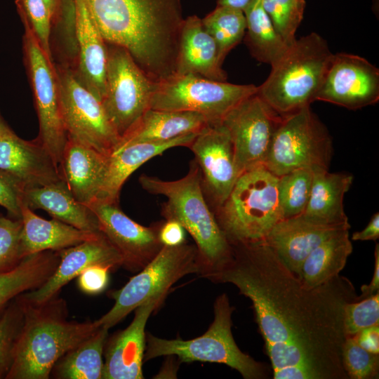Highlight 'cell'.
Here are the masks:
<instances>
[{
  "label": "cell",
  "instance_id": "6da1fadb",
  "mask_svg": "<svg viewBox=\"0 0 379 379\" xmlns=\"http://www.w3.org/2000/svg\"><path fill=\"white\" fill-rule=\"evenodd\" d=\"M230 260L207 279L234 285L253 304L274 379H350L343 366L344 308L359 300L338 275L306 286L265 243L233 245Z\"/></svg>",
  "mask_w": 379,
  "mask_h": 379
},
{
  "label": "cell",
  "instance_id": "7a4b0ae2",
  "mask_svg": "<svg viewBox=\"0 0 379 379\" xmlns=\"http://www.w3.org/2000/svg\"><path fill=\"white\" fill-rule=\"evenodd\" d=\"M107 44L126 49L154 82L175 72L185 19L180 0H85Z\"/></svg>",
  "mask_w": 379,
  "mask_h": 379
},
{
  "label": "cell",
  "instance_id": "3957f363",
  "mask_svg": "<svg viewBox=\"0 0 379 379\" xmlns=\"http://www.w3.org/2000/svg\"><path fill=\"white\" fill-rule=\"evenodd\" d=\"M23 321L6 379H48L57 361L91 336L95 321H68L65 300L58 295L41 303L16 297Z\"/></svg>",
  "mask_w": 379,
  "mask_h": 379
},
{
  "label": "cell",
  "instance_id": "277c9868",
  "mask_svg": "<svg viewBox=\"0 0 379 379\" xmlns=\"http://www.w3.org/2000/svg\"><path fill=\"white\" fill-rule=\"evenodd\" d=\"M139 182L147 192L166 198L163 216L178 222L193 238L197 250L199 276L207 279L230 261L232 247L206 202L201 174L196 162L180 179L163 180L143 174Z\"/></svg>",
  "mask_w": 379,
  "mask_h": 379
},
{
  "label": "cell",
  "instance_id": "5b68a950",
  "mask_svg": "<svg viewBox=\"0 0 379 379\" xmlns=\"http://www.w3.org/2000/svg\"><path fill=\"white\" fill-rule=\"evenodd\" d=\"M333 53L326 41L311 32L295 40L271 65L256 93L276 112L285 115L315 101Z\"/></svg>",
  "mask_w": 379,
  "mask_h": 379
},
{
  "label": "cell",
  "instance_id": "8992f818",
  "mask_svg": "<svg viewBox=\"0 0 379 379\" xmlns=\"http://www.w3.org/2000/svg\"><path fill=\"white\" fill-rule=\"evenodd\" d=\"M278 180L265 166L247 170L239 176L219 206L216 218L231 245L262 243L281 220Z\"/></svg>",
  "mask_w": 379,
  "mask_h": 379
},
{
  "label": "cell",
  "instance_id": "52a82bcc",
  "mask_svg": "<svg viewBox=\"0 0 379 379\" xmlns=\"http://www.w3.org/2000/svg\"><path fill=\"white\" fill-rule=\"evenodd\" d=\"M213 308V322L203 335L195 338L168 340L147 333L144 361L161 356H175L181 362L222 364L237 371L245 379L267 378V366L241 352L234 341L232 333V314L234 308L230 305L226 293L216 298Z\"/></svg>",
  "mask_w": 379,
  "mask_h": 379
},
{
  "label": "cell",
  "instance_id": "ba28073f",
  "mask_svg": "<svg viewBox=\"0 0 379 379\" xmlns=\"http://www.w3.org/2000/svg\"><path fill=\"white\" fill-rule=\"evenodd\" d=\"M190 274H199L196 246L182 244L163 246L154 258L120 289L109 291L112 307L95 320L99 326L109 329L147 300L165 298L172 286Z\"/></svg>",
  "mask_w": 379,
  "mask_h": 379
},
{
  "label": "cell",
  "instance_id": "9c48e42d",
  "mask_svg": "<svg viewBox=\"0 0 379 379\" xmlns=\"http://www.w3.org/2000/svg\"><path fill=\"white\" fill-rule=\"evenodd\" d=\"M332 140L310 106L281 115L265 166L276 176L302 168L328 169Z\"/></svg>",
  "mask_w": 379,
  "mask_h": 379
},
{
  "label": "cell",
  "instance_id": "30bf717a",
  "mask_svg": "<svg viewBox=\"0 0 379 379\" xmlns=\"http://www.w3.org/2000/svg\"><path fill=\"white\" fill-rule=\"evenodd\" d=\"M257 90L253 84H234L194 74H173L153 83L149 108L194 112L211 123L220 122Z\"/></svg>",
  "mask_w": 379,
  "mask_h": 379
},
{
  "label": "cell",
  "instance_id": "8fae6325",
  "mask_svg": "<svg viewBox=\"0 0 379 379\" xmlns=\"http://www.w3.org/2000/svg\"><path fill=\"white\" fill-rule=\"evenodd\" d=\"M62 117L67 138L111 156L120 137L108 119L101 101L65 65H55Z\"/></svg>",
  "mask_w": 379,
  "mask_h": 379
},
{
  "label": "cell",
  "instance_id": "7c38bea8",
  "mask_svg": "<svg viewBox=\"0 0 379 379\" xmlns=\"http://www.w3.org/2000/svg\"><path fill=\"white\" fill-rule=\"evenodd\" d=\"M107 48L105 91L101 102L121 139L149 108L154 81L126 49L109 44Z\"/></svg>",
  "mask_w": 379,
  "mask_h": 379
},
{
  "label": "cell",
  "instance_id": "4fadbf2b",
  "mask_svg": "<svg viewBox=\"0 0 379 379\" xmlns=\"http://www.w3.org/2000/svg\"><path fill=\"white\" fill-rule=\"evenodd\" d=\"M23 36L25 62L33 91L39 123V140L47 149L58 168L67 141L63 123L55 65L41 48L26 23Z\"/></svg>",
  "mask_w": 379,
  "mask_h": 379
},
{
  "label": "cell",
  "instance_id": "5bb4252c",
  "mask_svg": "<svg viewBox=\"0 0 379 379\" xmlns=\"http://www.w3.org/2000/svg\"><path fill=\"white\" fill-rule=\"evenodd\" d=\"M281 119L257 93L246 98L222 120L233 145L239 173L264 166L274 133Z\"/></svg>",
  "mask_w": 379,
  "mask_h": 379
},
{
  "label": "cell",
  "instance_id": "9a60e30c",
  "mask_svg": "<svg viewBox=\"0 0 379 379\" xmlns=\"http://www.w3.org/2000/svg\"><path fill=\"white\" fill-rule=\"evenodd\" d=\"M378 100V68L357 55L333 54L315 100L357 109Z\"/></svg>",
  "mask_w": 379,
  "mask_h": 379
},
{
  "label": "cell",
  "instance_id": "2e32d148",
  "mask_svg": "<svg viewBox=\"0 0 379 379\" xmlns=\"http://www.w3.org/2000/svg\"><path fill=\"white\" fill-rule=\"evenodd\" d=\"M95 215L100 231L117 248L127 270H141L159 253L163 245L159 227H145L130 218L118 203L96 199L88 206Z\"/></svg>",
  "mask_w": 379,
  "mask_h": 379
},
{
  "label": "cell",
  "instance_id": "e0dca14e",
  "mask_svg": "<svg viewBox=\"0 0 379 379\" xmlns=\"http://www.w3.org/2000/svg\"><path fill=\"white\" fill-rule=\"evenodd\" d=\"M189 147L195 156L205 187L214 201L221 206L240 175L227 129L221 121L209 123Z\"/></svg>",
  "mask_w": 379,
  "mask_h": 379
},
{
  "label": "cell",
  "instance_id": "ac0fdd59",
  "mask_svg": "<svg viewBox=\"0 0 379 379\" xmlns=\"http://www.w3.org/2000/svg\"><path fill=\"white\" fill-rule=\"evenodd\" d=\"M161 297L145 301L135 310L131 323L106 340L102 379H142L146 347L145 326L152 312L163 302Z\"/></svg>",
  "mask_w": 379,
  "mask_h": 379
},
{
  "label": "cell",
  "instance_id": "d6986e66",
  "mask_svg": "<svg viewBox=\"0 0 379 379\" xmlns=\"http://www.w3.org/2000/svg\"><path fill=\"white\" fill-rule=\"evenodd\" d=\"M58 253L60 262L53 274L40 287L21 294L27 300L41 303L59 295L64 286L89 267L114 271L123 265L121 255L103 234Z\"/></svg>",
  "mask_w": 379,
  "mask_h": 379
},
{
  "label": "cell",
  "instance_id": "ffe728a7",
  "mask_svg": "<svg viewBox=\"0 0 379 379\" xmlns=\"http://www.w3.org/2000/svg\"><path fill=\"white\" fill-rule=\"evenodd\" d=\"M0 169L18 178L25 190L63 179L58 165L38 138L23 140L12 129L0 136Z\"/></svg>",
  "mask_w": 379,
  "mask_h": 379
},
{
  "label": "cell",
  "instance_id": "44dd1931",
  "mask_svg": "<svg viewBox=\"0 0 379 379\" xmlns=\"http://www.w3.org/2000/svg\"><path fill=\"white\" fill-rule=\"evenodd\" d=\"M77 77L102 101L105 91L107 43L93 20L85 0H74Z\"/></svg>",
  "mask_w": 379,
  "mask_h": 379
},
{
  "label": "cell",
  "instance_id": "7402d4cb",
  "mask_svg": "<svg viewBox=\"0 0 379 379\" xmlns=\"http://www.w3.org/2000/svg\"><path fill=\"white\" fill-rule=\"evenodd\" d=\"M109 157L67 138L59 168L77 201L88 206L98 199L107 175Z\"/></svg>",
  "mask_w": 379,
  "mask_h": 379
},
{
  "label": "cell",
  "instance_id": "603a6c76",
  "mask_svg": "<svg viewBox=\"0 0 379 379\" xmlns=\"http://www.w3.org/2000/svg\"><path fill=\"white\" fill-rule=\"evenodd\" d=\"M340 230L343 229L314 224L298 215L279 221L263 243L291 272L298 275L310 253Z\"/></svg>",
  "mask_w": 379,
  "mask_h": 379
},
{
  "label": "cell",
  "instance_id": "cb8c5ba5",
  "mask_svg": "<svg viewBox=\"0 0 379 379\" xmlns=\"http://www.w3.org/2000/svg\"><path fill=\"white\" fill-rule=\"evenodd\" d=\"M217 45L197 15L185 19L181 30L175 74H194L226 81Z\"/></svg>",
  "mask_w": 379,
  "mask_h": 379
},
{
  "label": "cell",
  "instance_id": "d4e9b609",
  "mask_svg": "<svg viewBox=\"0 0 379 379\" xmlns=\"http://www.w3.org/2000/svg\"><path fill=\"white\" fill-rule=\"evenodd\" d=\"M313 170L310 199L300 215L314 224L350 230L343 199L352 184V175L329 173L328 169L321 168Z\"/></svg>",
  "mask_w": 379,
  "mask_h": 379
},
{
  "label": "cell",
  "instance_id": "484cf974",
  "mask_svg": "<svg viewBox=\"0 0 379 379\" xmlns=\"http://www.w3.org/2000/svg\"><path fill=\"white\" fill-rule=\"evenodd\" d=\"M209 123L205 116L194 112L149 108L121 139L115 152L134 143L168 141L198 133Z\"/></svg>",
  "mask_w": 379,
  "mask_h": 379
},
{
  "label": "cell",
  "instance_id": "4316f807",
  "mask_svg": "<svg viewBox=\"0 0 379 379\" xmlns=\"http://www.w3.org/2000/svg\"><path fill=\"white\" fill-rule=\"evenodd\" d=\"M20 253L25 256L44 251H59L95 238V234L81 230L59 220H45L25 203L22 206Z\"/></svg>",
  "mask_w": 379,
  "mask_h": 379
},
{
  "label": "cell",
  "instance_id": "83f0119b",
  "mask_svg": "<svg viewBox=\"0 0 379 379\" xmlns=\"http://www.w3.org/2000/svg\"><path fill=\"white\" fill-rule=\"evenodd\" d=\"M24 203L32 211L44 210L53 218L81 230L102 233L94 213L88 206L77 201L64 179L41 187L27 188Z\"/></svg>",
  "mask_w": 379,
  "mask_h": 379
},
{
  "label": "cell",
  "instance_id": "f1b7e54d",
  "mask_svg": "<svg viewBox=\"0 0 379 379\" xmlns=\"http://www.w3.org/2000/svg\"><path fill=\"white\" fill-rule=\"evenodd\" d=\"M197 134H188L168 141L134 143L114 152L109 157L107 175L97 199L118 203L122 185L136 169L168 149L189 147Z\"/></svg>",
  "mask_w": 379,
  "mask_h": 379
},
{
  "label": "cell",
  "instance_id": "f546056e",
  "mask_svg": "<svg viewBox=\"0 0 379 379\" xmlns=\"http://www.w3.org/2000/svg\"><path fill=\"white\" fill-rule=\"evenodd\" d=\"M60 260L58 251H44L25 256L13 269L0 273V318L17 296L45 283Z\"/></svg>",
  "mask_w": 379,
  "mask_h": 379
},
{
  "label": "cell",
  "instance_id": "4dcf8cb0",
  "mask_svg": "<svg viewBox=\"0 0 379 379\" xmlns=\"http://www.w3.org/2000/svg\"><path fill=\"white\" fill-rule=\"evenodd\" d=\"M352 252L349 230H338L310 253L298 277L309 288L323 284L339 275Z\"/></svg>",
  "mask_w": 379,
  "mask_h": 379
},
{
  "label": "cell",
  "instance_id": "1f68e13d",
  "mask_svg": "<svg viewBox=\"0 0 379 379\" xmlns=\"http://www.w3.org/2000/svg\"><path fill=\"white\" fill-rule=\"evenodd\" d=\"M108 330L100 326L91 336L65 353L53 366L51 375L59 379H101Z\"/></svg>",
  "mask_w": 379,
  "mask_h": 379
},
{
  "label": "cell",
  "instance_id": "d6a6232c",
  "mask_svg": "<svg viewBox=\"0 0 379 379\" xmlns=\"http://www.w3.org/2000/svg\"><path fill=\"white\" fill-rule=\"evenodd\" d=\"M244 13L246 22L244 38L251 55L261 62L272 65L289 46L276 31L261 0H254Z\"/></svg>",
  "mask_w": 379,
  "mask_h": 379
},
{
  "label": "cell",
  "instance_id": "836d02e7",
  "mask_svg": "<svg viewBox=\"0 0 379 379\" xmlns=\"http://www.w3.org/2000/svg\"><path fill=\"white\" fill-rule=\"evenodd\" d=\"M204 27L214 39L222 62L229 52L244 39L246 22L241 11L218 6L201 19Z\"/></svg>",
  "mask_w": 379,
  "mask_h": 379
},
{
  "label": "cell",
  "instance_id": "e575fe53",
  "mask_svg": "<svg viewBox=\"0 0 379 379\" xmlns=\"http://www.w3.org/2000/svg\"><path fill=\"white\" fill-rule=\"evenodd\" d=\"M314 170L295 169L279 177L278 199L281 220L302 214L310 199Z\"/></svg>",
  "mask_w": 379,
  "mask_h": 379
},
{
  "label": "cell",
  "instance_id": "d590c367",
  "mask_svg": "<svg viewBox=\"0 0 379 379\" xmlns=\"http://www.w3.org/2000/svg\"><path fill=\"white\" fill-rule=\"evenodd\" d=\"M262 6L274 27L290 46L304 15L305 0H261Z\"/></svg>",
  "mask_w": 379,
  "mask_h": 379
},
{
  "label": "cell",
  "instance_id": "8d00e7d4",
  "mask_svg": "<svg viewBox=\"0 0 379 379\" xmlns=\"http://www.w3.org/2000/svg\"><path fill=\"white\" fill-rule=\"evenodd\" d=\"M22 321L21 306L15 298L0 318V379H6L11 368L13 351Z\"/></svg>",
  "mask_w": 379,
  "mask_h": 379
},
{
  "label": "cell",
  "instance_id": "74e56055",
  "mask_svg": "<svg viewBox=\"0 0 379 379\" xmlns=\"http://www.w3.org/2000/svg\"><path fill=\"white\" fill-rule=\"evenodd\" d=\"M343 362L350 379L378 378L379 354L361 347L354 336H349L343 345Z\"/></svg>",
  "mask_w": 379,
  "mask_h": 379
},
{
  "label": "cell",
  "instance_id": "f35d334b",
  "mask_svg": "<svg viewBox=\"0 0 379 379\" xmlns=\"http://www.w3.org/2000/svg\"><path fill=\"white\" fill-rule=\"evenodd\" d=\"M15 4L22 22L32 29L41 48L53 60L51 49L52 18L43 0H16Z\"/></svg>",
  "mask_w": 379,
  "mask_h": 379
},
{
  "label": "cell",
  "instance_id": "ab89813d",
  "mask_svg": "<svg viewBox=\"0 0 379 379\" xmlns=\"http://www.w3.org/2000/svg\"><path fill=\"white\" fill-rule=\"evenodd\" d=\"M343 322L347 337L360 331L379 325V291L360 300L347 303L344 308Z\"/></svg>",
  "mask_w": 379,
  "mask_h": 379
},
{
  "label": "cell",
  "instance_id": "60d3db41",
  "mask_svg": "<svg viewBox=\"0 0 379 379\" xmlns=\"http://www.w3.org/2000/svg\"><path fill=\"white\" fill-rule=\"evenodd\" d=\"M22 220L0 214V273L13 269L23 258L20 253Z\"/></svg>",
  "mask_w": 379,
  "mask_h": 379
},
{
  "label": "cell",
  "instance_id": "b9f144b4",
  "mask_svg": "<svg viewBox=\"0 0 379 379\" xmlns=\"http://www.w3.org/2000/svg\"><path fill=\"white\" fill-rule=\"evenodd\" d=\"M25 185L13 175L0 169V206L8 212V216L21 219L24 204Z\"/></svg>",
  "mask_w": 379,
  "mask_h": 379
},
{
  "label": "cell",
  "instance_id": "7bdbcfd3",
  "mask_svg": "<svg viewBox=\"0 0 379 379\" xmlns=\"http://www.w3.org/2000/svg\"><path fill=\"white\" fill-rule=\"evenodd\" d=\"M110 272L109 268L100 265L89 267L77 277L79 288L89 295L103 292L107 287Z\"/></svg>",
  "mask_w": 379,
  "mask_h": 379
},
{
  "label": "cell",
  "instance_id": "ee69618b",
  "mask_svg": "<svg viewBox=\"0 0 379 379\" xmlns=\"http://www.w3.org/2000/svg\"><path fill=\"white\" fill-rule=\"evenodd\" d=\"M159 239L161 244L166 246H176L185 243V230L177 221L166 220L159 227Z\"/></svg>",
  "mask_w": 379,
  "mask_h": 379
},
{
  "label": "cell",
  "instance_id": "f6af8a7d",
  "mask_svg": "<svg viewBox=\"0 0 379 379\" xmlns=\"http://www.w3.org/2000/svg\"><path fill=\"white\" fill-rule=\"evenodd\" d=\"M354 337L364 349L379 354V325L364 328Z\"/></svg>",
  "mask_w": 379,
  "mask_h": 379
},
{
  "label": "cell",
  "instance_id": "bcb514c9",
  "mask_svg": "<svg viewBox=\"0 0 379 379\" xmlns=\"http://www.w3.org/2000/svg\"><path fill=\"white\" fill-rule=\"evenodd\" d=\"M379 238V213H375L371 218L367 226L360 232L353 233L352 240L375 241Z\"/></svg>",
  "mask_w": 379,
  "mask_h": 379
},
{
  "label": "cell",
  "instance_id": "7dc6e473",
  "mask_svg": "<svg viewBox=\"0 0 379 379\" xmlns=\"http://www.w3.org/2000/svg\"><path fill=\"white\" fill-rule=\"evenodd\" d=\"M375 267L372 280L368 285H363L361 287V294L358 295L359 300L368 298L376 292L379 291V245L375 244Z\"/></svg>",
  "mask_w": 379,
  "mask_h": 379
},
{
  "label": "cell",
  "instance_id": "c3c4849f",
  "mask_svg": "<svg viewBox=\"0 0 379 379\" xmlns=\"http://www.w3.org/2000/svg\"><path fill=\"white\" fill-rule=\"evenodd\" d=\"M254 0H218V6H225L244 12Z\"/></svg>",
  "mask_w": 379,
  "mask_h": 379
},
{
  "label": "cell",
  "instance_id": "681fc988",
  "mask_svg": "<svg viewBox=\"0 0 379 379\" xmlns=\"http://www.w3.org/2000/svg\"><path fill=\"white\" fill-rule=\"evenodd\" d=\"M46 6L48 7L51 18H52V24L55 18L57 13L60 8V0H43Z\"/></svg>",
  "mask_w": 379,
  "mask_h": 379
},
{
  "label": "cell",
  "instance_id": "f907efd6",
  "mask_svg": "<svg viewBox=\"0 0 379 379\" xmlns=\"http://www.w3.org/2000/svg\"><path fill=\"white\" fill-rule=\"evenodd\" d=\"M11 130V128L8 125L6 121L4 120V117H2L0 112V136Z\"/></svg>",
  "mask_w": 379,
  "mask_h": 379
}]
</instances>
